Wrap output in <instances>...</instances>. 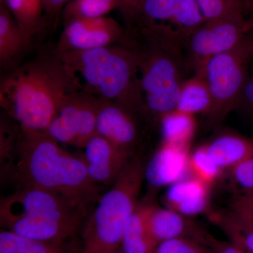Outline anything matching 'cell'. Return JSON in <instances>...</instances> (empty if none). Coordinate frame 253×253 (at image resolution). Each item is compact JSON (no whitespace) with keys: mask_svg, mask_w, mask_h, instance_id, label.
<instances>
[{"mask_svg":"<svg viewBox=\"0 0 253 253\" xmlns=\"http://www.w3.org/2000/svg\"><path fill=\"white\" fill-rule=\"evenodd\" d=\"M126 41L135 54L144 113L161 119L176 109L185 66V42L141 17L129 21Z\"/></svg>","mask_w":253,"mask_h":253,"instance_id":"6da1fadb","label":"cell"},{"mask_svg":"<svg viewBox=\"0 0 253 253\" xmlns=\"http://www.w3.org/2000/svg\"><path fill=\"white\" fill-rule=\"evenodd\" d=\"M76 91L54 52L4 75L0 104L21 130L45 132L65 100Z\"/></svg>","mask_w":253,"mask_h":253,"instance_id":"7a4b0ae2","label":"cell"},{"mask_svg":"<svg viewBox=\"0 0 253 253\" xmlns=\"http://www.w3.org/2000/svg\"><path fill=\"white\" fill-rule=\"evenodd\" d=\"M78 91L144 113L135 54L126 43L56 53Z\"/></svg>","mask_w":253,"mask_h":253,"instance_id":"3957f363","label":"cell"},{"mask_svg":"<svg viewBox=\"0 0 253 253\" xmlns=\"http://www.w3.org/2000/svg\"><path fill=\"white\" fill-rule=\"evenodd\" d=\"M20 130L16 166L25 186L58 195L83 211L96 187L83 157L69 154L45 132Z\"/></svg>","mask_w":253,"mask_h":253,"instance_id":"277c9868","label":"cell"},{"mask_svg":"<svg viewBox=\"0 0 253 253\" xmlns=\"http://www.w3.org/2000/svg\"><path fill=\"white\" fill-rule=\"evenodd\" d=\"M83 211L58 195L24 186L1 199V225L30 239L60 246L75 235Z\"/></svg>","mask_w":253,"mask_h":253,"instance_id":"5b68a950","label":"cell"},{"mask_svg":"<svg viewBox=\"0 0 253 253\" xmlns=\"http://www.w3.org/2000/svg\"><path fill=\"white\" fill-rule=\"evenodd\" d=\"M145 179L140 158H129L112 187L99 200L83 232L82 253H114L122 244Z\"/></svg>","mask_w":253,"mask_h":253,"instance_id":"8992f818","label":"cell"},{"mask_svg":"<svg viewBox=\"0 0 253 253\" xmlns=\"http://www.w3.org/2000/svg\"><path fill=\"white\" fill-rule=\"evenodd\" d=\"M253 58L246 36L239 45L213 56L201 71L195 73L204 76L211 91L212 106L208 114L210 124H219L239 106Z\"/></svg>","mask_w":253,"mask_h":253,"instance_id":"52a82bcc","label":"cell"},{"mask_svg":"<svg viewBox=\"0 0 253 253\" xmlns=\"http://www.w3.org/2000/svg\"><path fill=\"white\" fill-rule=\"evenodd\" d=\"M100 99L76 91L65 100L45 133L59 144L84 148L96 134Z\"/></svg>","mask_w":253,"mask_h":253,"instance_id":"ba28073f","label":"cell"},{"mask_svg":"<svg viewBox=\"0 0 253 253\" xmlns=\"http://www.w3.org/2000/svg\"><path fill=\"white\" fill-rule=\"evenodd\" d=\"M245 20L221 18L205 21L186 40L187 62L199 72L213 56L227 52L239 45L248 33Z\"/></svg>","mask_w":253,"mask_h":253,"instance_id":"9c48e42d","label":"cell"},{"mask_svg":"<svg viewBox=\"0 0 253 253\" xmlns=\"http://www.w3.org/2000/svg\"><path fill=\"white\" fill-rule=\"evenodd\" d=\"M126 30L113 18H76L66 21L56 53L96 49L124 43Z\"/></svg>","mask_w":253,"mask_h":253,"instance_id":"30bf717a","label":"cell"},{"mask_svg":"<svg viewBox=\"0 0 253 253\" xmlns=\"http://www.w3.org/2000/svg\"><path fill=\"white\" fill-rule=\"evenodd\" d=\"M135 113L119 103L100 100L96 133L119 149L131 154V150L139 138Z\"/></svg>","mask_w":253,"mask_h":253,"instance_id":"8fae6325","label":"cell"},{"mask_svg":"<svg viewBox=\"0 0 253 253\" xmlns=\"http://www.w3.org/2000/svg\"><path fill=\"white\" fill-rule=\"evenodd\" d=\"M82 156L88 174L95 183L113 184L131 158V154L119 149L96 133L89 139Z\"/></svg>","mask_w":253,"mask_h":253,"instance_id":"7c38bea8","label":"cell"},{"mask_svg":"<svg viewBox=\"0 0 253 253\" xmlns=\"http://www.w3.org/2000/svg\"><path fill=\"white\" fill-rule=\"evenodd\" d=\"M189 148L163 143L145 166V179L155 188L169 186L191 175Z\"/></svg>","mask_w":253,"mask_h":253,"instance_id":"4fadbf2b","label":"cell"},{"mask_svg":"<svg viewBox=\"0 0 253 253\" xmlns=\"http://www.w3.org/2000/svg\"><path fill=\"white\" fill-rule=\"evenodd\" d=\"M210 187L197 178L190 175L168 186L164 195L167 208L185 217H193L207 211Z\"/></svg>","mask_w":253,"mask_h":253,"instance_id":"5bb4252c","label":"cell"},{"mask_svg":"<svg viewBox=\"0 0 253 253\" xmlns=\"http://www.w3.org/2000/svg\"><path fill=\"white\" fill-rule=\"evenodd\" d=\"M185 216L169 208L151 204L148 212L147 226L150 238L155 248L169 240L194 234L199 241L203 233L197 230Z\"/></svg>","mask_w":253,"mask_h":253,"instance_id":"9a60e30c","label":"cell"},{"mask_svg":"<svg viewBox=\"0 0 253 253\" xmlns=\"http://www.w3.org/2000/svg\"><path fill=\"white\" fill-rule=\"evenodd\" d=\"M206 146L222 170L231 169L253 154V138L234 133L218 136Z\"/></svg>","mask_w":253,"mask_h":253,"instance_id":"2e32d148","label":"cell"},{"mask_svg":"<svg viewBox=\"0 0 253 253\" xmlns=\"http://www.w3.org/2000/svg\"><path fill=\"white\" fill-rule=\"evenodd\" d=\"M31 44L26 41L4 3L0 4V63L9 68L17 62Z\"/></svg>","mask_w":253,"mask_h":253,"instance_id":"e0dca14e","label":"cell"},{"mask_svg":"<svg viewBox=\"0 0 253 253\" xmlns=\"http://www.w3.org/2000/svg\"><path fill=\"white\" fill-rule=\"evenodd\" d=\"M212 98L207 81L204 76L195 73L193 77L181 83L175 110L195 116L210 113Z\"/></svg>","mask_w":253,"mask_h":253,"instance_id":"ac0fdd59","label":"cell"},{"mask_svg":"<svg viewBox=\"0 0 253 253\" xmlns=\"http://www.w3.org/2000/svg\"><path fill=\"white\" fill-rule=\"evenodd\" d=\"M150 203L138 204L129 218L123 235L122 244L124 253H152L156 249L147 226Z\"/></svg>","mask_w":253,"mask_h":253,"instance_id":"d6986e66","label":"cell"},{"mask_svg":"<svg viewBox=\"0 0 253 253\" xmlns=\"http://www.w3.org/2000/svg\"><path fill=\"white\" fill-rule=\"evenodd\" d=\"M26 41L32 44L34 37L44 22L42 0H3Z\"/></svg>","mask_w":253,"mask_h":253,"instance_id":"ffe728a7","label":"cell"},{"mask_svg":"<svg viewBox=\"0 0 253 253\" xmlns=\"http://www.w3.org/2000/svg\"><path fill=\"white\" fill-rule=\"evenodd\" d=\"M195 116L174 110L160 119L163 143L189 148L196 131Z\"/></svg>","mask_w":253,"mask_h":253,"instance_id":"44dd1931","label":"cell"},{"mask_svg":"<svg viewBox=\"0 0 253 253\" xmlns=\"http://www.w3.org/2000/svg\"><path fill=\"white\" fill-rule=\"evenodd\" d=\"M210 219L219 226L231 242L253 253V225L232 210L212 213Z\"/></svg>","mask_w":253,"mask_h":253,"instance_id":"7402d4cb","label":"cell"},{"mask_svg":"<svg viewBox=\"0 0 253 253\" xmlns=\"http://www.w3.org/2000/svg\"><path fill=\"white\" fill-rule=\"evenodd\" d=\"M116 9H122L121 0H70L63 10L66 21L76 18L104 17Z\"/></svg>","mask_w":253,"mask_h":253,"instance_id":"603a6c76","label":"cell"},{"mask_svg":"<svg viewBox=\"0 0 253 253\" xmlns=\"http://www.w3.org/2000/svg\"><path fill=\"white\" fill-rule=\"evenodd\" d=\"M0 253H62L59 246L9 230L0 233Z\"/></svg>","mask_w":253,"mask_h":253,"instance_id":"cb8c5ba5","label":"cell"},{"mask_svg":"<svg viewBox=\"0 0 253 253\" xmlns=\"http://www.w3.org/2000/svg\"><path fill=\"white\" fill-rule=\"evenodd\" d=\"M205 21L246 18L249 0H196Z\"/></svg>","mask_w":253,"mask_h":253,"instance_id":"d4e9b609","label":"cell"},{"mask_svg":"<svg viewBox=\"0 0 253 253\" xmlns=\"http://www.w3.org/2000/svg\"><path fill=\"white\" fill-rule=\"evenodd\" d=\"M181 1L145 0L141 14L138 16L149 22L164 26L174 33L173 23L180 6Z\"/></svg>","mask_w":253,"mask_h":253,"instance_id":"484cf974","label":"cell"},{"mask_svg":"<svg viewBox=\"0 0 253 253\" xmlns=\"http://www.w3.org/2000/svg\"><path fill=\"white\" fill-rule=\"evenodd\" d=\"M191 175L211 186L217 180L222 169L210 156L206 145L197 148L189 156Z\"/></svg>","mask_w":253,"mask_h":253,"instance_id":"4316f807","label":"cell"},{"mask_svg":"<svg viewBox=\"0 0 253 253\" xmlns=\"http://www.w3.org/2000/svg\"><path fill=\"white\" fill-rule=\"evenodd\" d=\"M231 183L237 193L243 197L253 192V154L230 169Z\"/></svg>","mask_w":253,"mask_h":253,"instance_id":"83f0119b","label":"cell"},{"mask_svg":"<svg viewBox=\"0 0 253 253\" xmlns=\"http://www.w3.org/2000/svg\"><path fill=\"white\" fill-rule=\"evenodd\" d=\"M152 253H211L199 241L186 237L164 241L156 246Z\"/></svg>","mask_w":253,"mask_h":253,"instance_id":"f1b7e54d","label":"cell"},{"mask_svg":"<svg viewBox=\"0 0 253 253\" xmlns=\"http://www.w3.org/2000/svg\"><path fill=\"white\" fill-rule=\"evenodd\" d=\"M202 242L207 244L211 253H249L232 242L219 241L205 233Z\"/></svg>","mask_w":253,"mask_h":253,"instance_id":"f546056e","label":"cell"},{"mask_svg":"<svg viewBox=\"0 0 253 253\" xmlns=\"http://www.w3.org/2000/svg\"><path fill=\"white\" fill-rule=\"evenodd\" d=\"M44 19L56 27L60 14L70 0H42Z\"/></svg>","mask_w":253,"mask_h":253,"instance_id":"4dcf8cb0","label":"cell"},{"mask_svg":"<svg viewBox=\"0 0 253 253\" xmlns=\"http://www.w3.org/2000/svg\"><path fill=\"white\" fill-rule=\"evenodd\" d=\"M122 9L128 19L136 17L141 14L145 0H121Z\"/></svg>","mask_w":253,"mask_h":253,"instance_id":"1f68e13d","label":"cell"},{"mask_svg":"<svg viewBox=\"0 0 253 253\" xmlns=\"http://www.w3.org/2000/svg\"><path fill=\"white\" fill-rule=\"evenodd\" d=\"M231 210L249 221L253 225V205L236 199L233 203Z\"/></svg>","mask_w":253,"mask_h":253,"instance_id":"d6a6232c","label":"cell"},{"mask_svg":"<svg viewBox=\"0 0 253 253\" xmlns=\"http://www.w3.org/2000/svg\"><path fill=\"white\" fill-rule=\"evenodd\" d=\"M240 104L247 106L253 112V77L249 78L246 83Z\"/></svg>","mask_w":253,"mask_h":253,"instance_id":"836d02e7","label":"cell"},{"mask_svg":"<svg viewBox=\"0 0 253 253\" xmlns=\"http://www.w3.org/2000/svg\"><path fill=\"white\" fill-rule=\"evenodd\" d=\"M245 30L247 33L253 31V16L245 20Z\"/></svg>","mask_w":253,"mask_h":253,"instance_id":"e575fe53","label":"cell"},{"mask_svg":"<svg viewBox=\"0 0 253 253\" xmlns=\"http://www.w3.org/2000/svg\"><path fill=\"white\" fill-rule=\"evenodd\" d=\"M236 199L240 200L243 202L247 203V204L253 205V192L252 194L248 195L246 196H243V197H237Z\"/></svg>","mask_w":253,"mask_h":253,"instance_id":"d590c367","label":"cell"},{"mask_svg":"<svg viewBox=\"0 0 253 253\" xmlns=\"http://www.w3.org/2000/svg\"><path fill=\"white\" fill-rule=\"evenodd\" d=\"M247 40L248 42H249L250 49H251V52H252L253 56V35L249 34L248 33L247 34Z\"/></svg>","mask_w":253,"mask_h":253,"instance_id":"8d00e7d4","label":"cell"},{"mask_svg":"<svg viewBox=\"0 0 253 253\" xmlns=\"http://www.w3.org/2000/svg\"><path fill=\"white\" fill-rule=\"evenodd\" d=\"M253 11V0H250L249 6H248V12Z\"/></svg>","mask_w":253,"mask_h":253,"instance_id":"74e56055","label":"cell"},{"mask_svg":"<svg viewBox=\"0 0 253 253\" xmlns=\"http://www.w3.org/2000/svg\"><path fill=\"white\" fill-rule=\"evenodd\" d=\"M114 253H124V252H123V251H116V252H115Z\"/></svg>","mask_w":253,"mask_h":253,"instance_id":"f35d334b","label":"cell"},{"mask_svg":"<svg viewBox=\"0 0 253 253\" xmlns=\"http://www.w3.org/2000/svg\"><path fill=\"white\" fill-rule=\"evenodd\" d=\"M249 1H250V0H249ZM248 6H249V5H248Z\"/></svg>","mask_w":253,"mask_h":253,"instance_id":"ab89813d","label":"cell"},{"mask_svg":"<svg viewBox=\"0 0 253 253\" xmlns=\"http://www.w3.org/2000/svg\"><path fill=\"white\" fill-rule=\"evenodd\" d=\"M3 1V0H1V1Z\"/></svg>","mask_w":253,"mask_h":253,"instance_id":"60d3db41","label":"cell"}]
</instances>
